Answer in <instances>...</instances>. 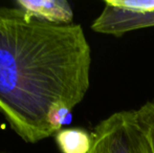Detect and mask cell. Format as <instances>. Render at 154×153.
<instances>
[{
	"label": "cell",
	"mask_w": 154,
	"mask_h": 153,
	"mask_svg": "<svg viewBox=\"0 0 154 153\" xmlns=\"http://www.w3.org/2000/svg\"><path fill=\"white\" fill-rule=\"evenodd\" d=\"M91 48L80 24L0 8V111L27 143L55 135L90 85Z\"/></svg>",
	"instance_id": "cell-1"
},
{
	"label": "cell",
	"mask_w": 154,
	"mask_h": 153,
	"mask_svg": "<svg viewBox=\"0 0 154 153\" xmlns=\"http://www.w3.org/2000/svg\"><path fill=\"white\" fill-rule=\"evenodd\" d=\"M154 26V0H107L91 24L95 33L120 37Z\"/></svg>",
	"instance_id": "cell-2"
},
{
	"label": "cell",
	"mask_w": 154,
	"mask_h": 153,
	"mask_svg": "<svg viewBox=\"0 0 154 153\" xmlns=\"http://www.w3.org/2000/svg\"><path fill=\"white\" fill-rule=\"evenodd\" d=\"M132 110L119 111L100 122L91 132L88 153H132Z\"/></svg>",
	"instance_id": "cell-3"
},
{
	"label": "cell",
	"mask_w": 154,
	"mask_h": 153,
	"mask_svg": "<svg viewBox=\"0 0 154 153\" xmlns=\"http://www.w3.org/2000/svg\"><path fill=\"white\" fill-rule=\"evenodd\" d=\"M15 4L16 8L46 22L70 24L73 18V13L69 3L63 0H18Z\"/></svg>",
	"instance_id": "cell-4"
},
{
	"label": "cell",
	"mask_w": 154,
	"mask_h": 153,
	"mask_svg": "<svg viewBox=\"0 0 154 153\" xmlns=\"http://www.w3.org/2000/svg\"><path fill=\"white\" fill-rule=\"evenodd\" d=\"M55 139L62 153H88L91 148V133L81 128L61 129Z\"/></svg>",
	"instance_id": "cell-5"
},
{
	"label": "cell",
	"mask_w": 154,
	"mask_h": 153,
	"mask_svg": "<svg viewBox=\"0 0 154 153\" xmlns=\"http://www.w3.org/2000/svg\"><path fill=\"white\" fill-rule=\"evenodd\" d=\"M133 111L136 123L147 139L150 153H154V102H147Z\"/></svg>",
	"instance_id": "cell-6"
},
{
	"label": "cell",
	"mask_w": 154,
	"mask_h": 153,
	"mask_svg": "<svg viewBox=\"0 0 154 153\" xmlns=\"http://www.w3.org/2000/svg\"><path fill=\"white\" fill-rule=\"evenodd\" d=\"M131 145L132 153H150L147 139L136 123L134 113L131 125Z\"/></svg>",
	"instance_id": "cell-7"
}]
</instances>
